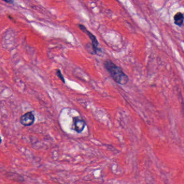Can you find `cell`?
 <instances>
[{
	"label": "cell",
	"instance_id": "obj_1",
	"mask_svg": "<svg viewBox=\"0 0 184 184\" xmlns=\"http://www.w3.org/2000/svg\"><path fill=\"white\" fill-rule=\"evenodd\" d=\"M104 68L110 74L111 77L116 83L120 85H126L129 82V77L121 68L117 66L111 60H106L104 63Z\"/></svg>",
	"mask_w": 184,
	"mask_h": 184
},
{
	"label": "cell",
	"instance_id": "obj_2",
	"mask_svg": "<svg viewBox=\"0 0 184 184\" xmlns=\"http://www.w3.org/2000/svg\"><path fill=\"white\" fill-rule=\"evenodd\" d=\"M79 27L80 28L81 30L83 31L85 34H86L88 36L89 39L92 42V48H93V52L94 53V54H97V52L98 50V42L96 37L93 34H92L88 30L84 25L79 24Z\"/></svg>",
	"mask_w": 184,
	"mask_h": 184
},
{
	"label": "cell",
	"instance_id": "obj_3",
	"mask_svg": "<svg viewBox=\"0 0 184 184\" xmlns=\"http://www.w3.org/2000/svg\"><path fill=\"white\" fill-rule=\"evenodd\" d=\"M34 116L32 112H28L22 115L20 118V123L23 126H28L34 124Z\"/></svg>",
	"mask_w": 184,
	"mask_h": 184
},
{
	"label": "cell",
	"instance_id": "obj_4",
	"mask_svg": "<svg viewBox=\"0 0 184 184\" xmlns=\"http://www.w3.org/2000/svg\"><path fill=\"white\" fill-rule=\"evenodd\" d=\"M74 128L78 133L83 132L86 126V122L80 117H74L73 118Z\"/></svg>",
	"mask_w": 184,
	"mask_h": 184
},
{
	"label": "cell",
	"instance_id": "obj_5",
	"mask_svg": "<svg viewBox=\"0 0 184 184\" xmlns=\"http://www.w3.org/2000/svg\"><path fill=\"white\" fill-rule=\"evenodd\" d=\"M184 15L181 12H178L174 17L175 24L178 26H181L184 22Z\"/></svg>",
	"mask_w": 184,
	"mask_h": 184
},
{
	"label": "cell",
	"instance_id": "obj_6",
	"mask_svg": "<svg viewBox=\"0 0 184 184\" xmlns=\"http://www.w3.org/2000/svg\"><path fill=\"white\" fill-rule=\"evenodd\" d=\"M56 74L57 75V77H58L60 79L61 81L63 83H65V79L63 74L61 73V71H60V70H57V72H56Z\"/></svg>",
	"mask_w": 184,
	"mask_h": 184
},
{
	"label": "cell",
	"instance_id": "obj_7",
	"mask_svg": "<svg viewBox=\"0 0 184 184\" xmlns=\"http://www.w3.org/2000/svg\"><path fill=\"white\" fill-rule=\"evenodd\" d=\"M3 1L6 2H10L12 1V0H3Z\"/></svg>",
	"mask_w": 184,
	"mask_h": 184
},
{
	"label": "cell",
	"instance_id": "obj_8",
	"mask_svg": "<svg viewBox=\"0 0 184 184\" xmlns=\"http://www.w3.org/2000/svg\"><path fill=\"white\" fill-rule=\"evenodd\" d=\"M1 142H2V139H1V137H0V144L1 143Z\"/></svg>",
	"mask_w": 184,
	"mask_h": 184
}]
</instances>
